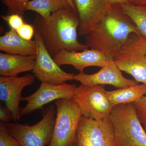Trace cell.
Here are the masks:
<instances>
[{
	"label": "cell",
	"instance_id": "6da1fadb",
	"mask_svg": "<svg viewBox=\"0 0 146 146\" xmlns=\"http://www.w3.org/2000/svg\"><path fill=\"white\" fill-rule=\"evenodd\" d=\"M33 25L52 57L63 50L80 51L89 48L78 41L79 20L71 7L56 11L47 18L37 14Z\"/></svg>",
	"mask_w": 146,
	"mask_h": 146
},
{
	"label": "cell",
	"instance_id": "7a4b0ae2",
	"mask_svg": "<svg viewBox=\"0 0 146 146\" xmlns=\"http://www.w3.org/2000/svg\"><path fill=\"white\" fill-rule=\"evenodd\" d=\"M131 34L142 35L120 4H113L96 27L85 36V44L113 60Z\"/></svg>",
	"mask_w": 146,
	"mask_h": 146
},
{
	"label": "cell",
	"instance_id": "3957f363",
	"mask_svg": "<svg viewBox=\"0 0 146 146\" xmlns=\"http://www.w3.org/2000/svg\"><path fill=\"white\" fill-rule=\"evenodd\" d=\"M109 117L114 127L115 146H146V132L133 103L114 106Z\"/></svg>",
	"mask_w": 146,
	"mask_h": 146
},
{
	"label": "cell",
	"instance_id": "277c9868",
	"mask_svg": "<svg viewBox=\"0 0 146 146\" xmlns=\"http://www.w3.org/2000/svg\"><path fill=\"white\" fill-rule=\"evenodd\" d=\"M56 111L51 105L42 110L43 117L36 124L5 123L9 133L21 146L49 145L52 138Z\"/></svg>",
	"mask_w": 146,
	"mask_h": 146
},
{
	"label": "cell",
	"instance_id": "5b68a950",
	"mask_svg": "<svg viewBox=\"0 0 146 146\" xmlns=\"http://www.w3.org/2000/svg\"><path fill=\"white\" fill-rule=\"evenodd\" d=\"M56 117L52 138L48 146H74L76 132L82 114L73 98L55 101Z\"/></svg>",
	"mask_w": 146,
	"mask_h": 146
},
{
	"label": "cell",
	"instance_id": "8992f818",
	"mask_svg": "<svg viewBox=\"0 0 146 146\" xmlns=\"http://www.w3.org/2000/svg\"><path fill=\"white\" fill-rule=\"evenodd\" d=\"M121 71L146 84V37L133 34L118 52L113 60Z\"/></svg>",
	"mask_w": 146,
	"mask_h": 146
},
{
	"label": "cell",
	"instance_id": "52a82bcc",
	"mask_svg": "<svg viewBox=\"0 0 146 146\" xmlns=\"http://www.w3.org/2000/svg\"><path fill=\"white\" fill-rule=\"evenodd\" d=\"M73 98L82 116L97 120L109 117L113 108L103 85L81 84L77 87Z\"/></svg>",
	"mask_w": 146,
	"mask_h": 146
},
{
	"label": "cell",
	"instance_id": "ba28073f",
	"mask_svg": "<svg viewBox=\"0 0 146 146\" xmlns=\"http://www.w3.org/2000/svg\"><path fill=\"white\" fill-rule=\"evenodd\" d=\"M74 146H115L114 127L109 117L97 120L82 116Z\"/></svg>",
	"mask_w": 146,
	"mask_h": 146
},
{
	"label": "cell",
	"instance_id": "9c48e42d",
	"mask_svg": "<svg viewBox=\"0 0 146 146\" xmlns=\"http://www.w3.org/2000/svg\"><path fill=\"white\" fill-rule=\"evenodd\" d=\"M34 37L36 45L35 64L33 71L35 77L42 82L54 84L74 80L75 74L66 72L57 65L47 50L42 37L35 29Z\"/></svg>",
	"mask_w": 146,
	"mask_h": 146
},
{
	"label": "cell",
	"instance_id": "30bf717a",
	"mask_svg": "<svg viewBox=\"0 0 146 146\" xmlns=\"http://www.w3.org/2000/svg\"><path fill=\"white\" fill-rule=\"evenodd\" d=\"M75 84L66 83L54 84L42 82L39 89L33 94L27 97H22L21 101L27 104L21 108V117L31 114L37 110L42 109L45 105L60 99L73 98L76 89Z\"/></svg>",
	"mask_w": 146,
	"mask_h": 146
},
{
	"label": "cell",
	"instance_id": "8fae6325",
	"mask_svg": "<svg viewBox=\"0 0 146 146\" xmlns=\"http://www.w3.org/2000/svg\"><path fill=\"white\" fill-rule=\"evenodd\" d=\"M35 78L30 74L21 77H0V100L10 110L14 121L21 119L19 104L22 91L26 86L32 85Z\"/></svg>",
	"mask_w": 146,
	"mask_h": 146
},
{
	"label": "cell",
	"instance_id": "7c38bea8",
	"mask_svg": "<svg viewBox=\"0 0 146 146\" xmlns=\"http://www.w3.org/2000/svg\"><path fill=\"white\" fill-rule=\"evenodd\" d=\"M79 20V34L85 36L105 16L110 5L107 0H73Z\"/></svg>",
	"mask_w": 146,
	"mask_h": 146
},
{
	"label": "cell",
	"instance_id": "4fadbf2b",
	"mask_svg": "<svg viewBox=\"0 0 146 146\" xmlns=\"http://www.w3.org/2000/svg\"><path fill=\"white\" fill-rule=\"evenodd\" d=\"M74 80L79 82L83 85H111L118 89L138 84L136 80L129 79L123 76L121 71L112 60L98 72L92 74L79 73L75 75Z\"/></svg>",
	"mask_w": 146,
	"mask_h": 146
},
{
	"label": "cell",
	"instance_id": "5bb4252c",
	"mask_svg": "<svg viewBox=\"0 0 146 146\" xmlns=\"http://www.w3.org/2000/svg\"><path fill=\"white\" fill-rule=\"evenodd\" d=\"M53 58L59 66L72 65L80 73H84V69L87 67L102 68L107 65L111 60L101 52L91 48L80 51L63 50Z\"/></svg>",
	"mask_w": 146,
	"mask_h": 146
},
{
	"label": "cell",
	"instance_id": "9a60e30c",
	"mask_svg": "<svg viewBox=\"0 0 146 146\" xmlns=\"http://www.w3.org/2000/svg\"><path fill=\"white\" fill-rule=\"evenodd\" d=\"M36 55H19L0 52V75L5 77L17 76L21 73L33 72Z\"/></svg>",
	"mask_w": 146,
	"mask_h": 146
},
{
	"label": "cell",
	"instance_id": "2e32d148",
	"mask_svg": "<svg viewBox=\"0 0 146 146\" xmlns=\"http://www.w3.org/2000/svg\"><path fill=\"white\" fill-rule=\"evenodd\" d=\"M0 50L9 54L34 55L36 53V42L23 39L16 30L11 29L0 36Z\"/></svg>",
	"mask_w": 146,
	"mask_h": 146
},
{
	"label": "cell",
	"instance_id": "e0dca14e",
	"mask_svg": "<svg viewBox=\"0 0 146 146\" xmlns=\"http://www.w3.org/2000/svg\"><path fill=\"white\" fill-rule=\"evenodd\" d=\"M106 94L112 106L134 103L146 94V84L128 86L114 91H106Z\"/></svg>",
	"mask_w": 146,
	"mask_h": 146
},
{
	"label": "cell",
	"instance_id": "ac0fdd59",
	"mask_svg": "<svg viewBox=\"0 0 146 146\" xmlns=\"http://www.w3.org/2000/svg\"><path fill=\"white\" fill-rule=\"evenodd\" d=\"M70 7L66 0H31L27 4L25 10L34 11L43 18H47L56 11Z\"/></svg>",
	"mask_w": 146,
	"mask_h": 146
},
{
	"label": "cell",
	"instance_id": "d6986e66",
	"mask_svg": "<svg viewBox=\"0 0 146 146\" xmlns=\"http://www.w3.org/2000/svg\"><path fill=\"white\" fill-rule=\"evenodd\" d=\"M120 5L123 13L133 21L141 34L146 37V6L129 3Z\"/></svg>",
	"mask_w": 146,
	"mask_h": 146
},
{
	"label": "cell",
	"instance_id": "ffe728a7",
	"mask_svg": "<svg viewBox=\"0 0 146 146\" xmlns=\"http://www.w3.org/2000/svg\"><path fill=\"white\" fill-rule=\"evenodd\" d=\"M7 7L8 14L17 13L23 16L27 4L29 0H1Z\"/></svg>",
	"mask_w": 146,
	"mask_h": 146
},
{
	"label": "cell",
	"instance_id": "44dd1931",
	"mask_svg": "<svg viewBox=\"0 0 146 146\" xmlns=\"http://www.w3.org/2000/svg\"><path fill=\"white\" fill-rule=\"evenodd\" d=\"M0 146H21L16 139L9 133L5 123L0 122Z\"/></svg>",
	"mask_w": 146,
	"mask_h": 146
},
{
	"label": "cell",
	"instance_id": "7402d4cb",
	"mask_svg": "<svg viewBox=\"0 0 146 146\" xmlns=\"http://www.w3.org/2000/svg\"><path fill=\"white\" fill-rule=\"evenodd\" d=\"M133 104L138 117L146 132V96L142 97Z\"/></svg>",
	"mask_w": 146,
	"mask_h": 146
},
{
	"label": "cell",
	"instance_id": "603a6c76",
	"mask_svg": "<svg viewBox=\"0 0 146 146\" xmlns=\"http://www.w3.org/2000/svg\"><path fill=\"white\" fill-rule=\"evenodd\" d=\"M1 18L9 26L11 29L16 31L25 23L23 19V16L17 13L1 15Z\"/></svg>",
	"mask_w": 146,
	"mask_h": 146
},
{
	"label": "cell",
	"instance_id": "cb8c5ba5",
	"mask_svg": "<svg viewBox=\"0 0 146 146\" xmlns=\"http://www.w3.org/2000/svg\"><path fill=\"white\" fill-rule=\"evenodd\" d=\"M16 31L23 39L30 41L34 36L35 28L33 25L25 23Z\"/></svg>",
	"mask_w": 146,
	"mask_h": 146
},
{
	"label": "cell",
	"instance_id": "d4e9b609",
	"mask_svg": "<svg viewBox=\"0 0 146 146\" xmlns=\"http://www.w3.org/2000/svg\"><path fill=\"white\" fill-rule=\"evenodd\" d=\"M0 120L1 121L4 123L9 122L11 120H13V117L11 112L6 106H1Z\"/></svg>",
	"mask_w": 146,
	"mask_h": 146
},
{
	"label": "cell",
	"instance_id": "484cf974",
	"mask_svg": "<svg viewBox=\"0 0 146 146\" xmlns=\"http://www.w3.org/2000/svg\"><path fill=\"white\" fill-rule=\"evenodd\" d=\"M128 3L135 5L146 6V0H128Z\"/></svg>",
	"mask_w": 146,
	"mask_h": 146
},
{
	"label": "cell",
	"instance_id": "4316f807",
	"mask_svg": "<svg viewBox=\"0 0 146 146\" xmlns=\"http://www.w3.org/2000/svg\"><path fill=\"white\" fill-rule=\"evenodd\" d=\"M110 5L121 4L128 3V0H107Z\"/></svg>",
	"mask_w": 146,
	"mask_h": 146
},
{
	"label": "cell",
	"instance_id": "83f0119b",
	"mask_svg": "<svg viewBox=\"0 0 146 146\" xmlns=\"http://www.w3.org/2000/svg\"><path fill=\"white\" fill-rule=\"evenodd\" d=\"M66 1L70 4L72 8L74 9L75 11H76L75 6L74 3V1H73V0H66Z\"/></svg>",
	"mask_w": 146,
	"mask_h": 146
}]
</instances>
